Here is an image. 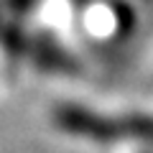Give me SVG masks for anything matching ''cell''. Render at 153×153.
Here are the masks:
<instances>
[{
  "mask_svg": "<svg viewBox=\"0 0 153 153\" xmlns=\"http://www.w3.org/2000/svg\"><path fill=\"white\" fill-rule=\"evenodd\" d=\"M59 117H61V123H64V128H69V130H74V133H82V135H89V138H97V140H112L115 135L123 133L120 123L105 120V117H100V115H94V112H87V110L69 107V110H64Z\"/></svg>",
  "mask_w": 153,
  "mask_h": 153,
  "instance_id": "6da1fadb",
  "label": "cell"
},
{
  "mask_svg": "<svg viewBox=\"0 0 153 153\" xmlns=\"http://www.w3.org/2000/svg\"><path fill=\"white\" fill-rule=\"evenodd\" d=\"M120 128L135 138H143V140L153 143V117L151 115H128L120 123Z\"/></svg>",
  "mask_w": 153,
  "mask_h": 153,
  "instance_id": "7a4b0ae2",
  "label": "cell"
}]
</instances>
